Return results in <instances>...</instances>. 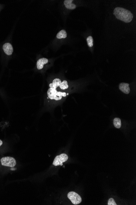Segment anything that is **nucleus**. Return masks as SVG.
<instances>
[{"label":"nucleus","instance_id":"obj_2","mask_svg":"<svg viewBox=\"0 0 136 205\" xmlns=\"http://www.w3.org/2000/svg\"><path fill=\"white\" fill-rule=\"evenodd\" d=\"M48 97L51 100H61L62 97H65L67 95L66 93L58 91L56 89L49 88L47 91Z\"/></svg>","mask_w":136,"mask_h":205},{"label":"nucleus","instance_id":"obj_6","mask_svg":"<svg viewBox=\"0 0 136 205\" xmlns=\"http://www.w3.org/2000/svg\"><path fill=\"white\" fill-rule=\"evenodd\" d=\"M129 84L126 83H121L119 85V88L122 92L125 94H129L130 92V88L129 87Z\"/></svg>","mask_w":136,"mask_h":205},{"label":"nucleus","instance_id":"obj_4","mask_svg":"<svg viewBox=\"0 0 136 205\" xmlns=\"http://www.w3.org/2000/svg\"><path fill=\"white\" fill-rule=\"evenodd\" d=\"M68 197L74 205L80 204L82 202V198L79 195L74 192H70L68 193Z\"/></svg>","mask_w":136,"mask_h":205},{"label":"nucleus","instance_id":"obj_9","mask_svg":"<svg viewBox=\"0 0 136 205\" xmlns=\"http://www.w3.org/2000/svg\"><path fill=\"white\" fill-rule=\"evenodd\" d=\"M73 0H65L64 1V5L66 7L70 10H74L76 7L75 5L73 4Z\"/></svg>","mask_w":136,"mask_h":205},{"label":"nucleus","instance_id":"obj_3","mask_svg":"<svg viewBox=\"0 0 136 205\" xmlns=\"http://www.w3.org/2000/svg\"><path fill=\"white\" fill-rule=\"evenodd\" d=\"M2 165L5 166L13 167L16 165V160L13 157H5L2 158L0 160Z\"/></svg>","mask_w":136,"mask_h":205},{"label":"nucleus","instance_id":"obj_1","mask_svg":"<svg viewBox=\"0 0 136 205\" xmlns=\"http://www.w3.org/2000/svg\"><path fill=\"white\" fill-rule=\"evenodd\" d=\"M114 15L117 19L125 23H130L133 19V15L130 11L122 7H116Z\"/></svg>","mask_w":136,"mask_h":205},{"label":"nucleus","instance_id":"obj_16","mask_svg":"<svg viewBox=\"0 0 136 205\" xmlns=\"http://www.w3.org/2000/svg\"><path fill=\"white\" fill-rule=\"evenodd\" d=\"M3 144V142H2V141L1 140H0V146L2 145Z\"/></svg>","mask_w":136,"mask_h":205},{"label":"nucleus","instance_id":"obj_13","mask_svg":"<svg viewBox=\"0 0 136 205\" xmlns=\"http://www.w3.org/2000/svg\"><path fill=\"white\" fill-rule=\"evenodd\" d=\"M59 87L61 89L65 90L67 89L68 87V82L66 80H64L62 82H61Z\"/></svg>","mask_w":136,"mask_h":205},{"label":"nucleus","instance_id":"obj_12","mask_svg":"<svg viewBox=\"0 0 136 205\" xmlns=\"http://www.w3.org/2000/svg\"><path fill=\"white\" fill-rule=\"evenodd\" d=\"M113 124L114 125V127L117 129H119L122 126V122L121 119L118 117H116L114 119Z\"/></svg>","mask_w":136,"mask_h":205},{"label":"nucleus","instance_id":"obj_8","mask_svg":"<svg viewBox=\"0 0 136 205\" xmlns=\"http://www.w3.org/2000/svg\"><path fill=\"white\" fill-rule=\"evenodd\" d=\"M48 62V59L45 58L39 59L37 62V68L38 70H41L43 68L44 65Z\"/></svg>","mask_w":136,"mask_h":205},{"label":"nucleus","instance_id":"obj_10","mask_svg":"<svg viewBox=\"0 0 136 205\" xmlns=\"http://www.w3.org/2000/svg\"><path fill=\"white\" fill-rule=\"evenodd\" d=\"M61 81L60 79L58 78H56L54 79L52 82L49 84V87L50 88H53L54 89H56L58 87H59V85L61 83Z\"/></svg>","mask_w":136,"mask_h":205},{"label":"nucleus","instance_id":"obj_7","mask_svg":"<svg viewBox=\"0 0 136 205\" xmlns=\"http://www.w3.org/2000/svg\"><path fill=\"white\" fill-rule=\"evenodd\" d=\"M3 49L5 53L8 55H11L13 52V47L12 45L9 43L4 44Z\"/></svg>","mask_w":136,"mask_h":205},{"label":"nucleus","instance_id":"obj_5","mask_svg":"<svg viewBox=\"0 0 136 205\" xmlns=\"http://www.w3.org/2000/svg\"><path fill=\"white\" fill-rule=\"evenodd\" d=\"M68 156L67 154H61L55 157L53 162V165L55 166H62V163L66 162L68 160Z\"/></svg>","mask_w":136,"mask_h":205},{"label":"nucleus","instance_id":"obj_11","mask_svg":"<svg viewBox=\"0 0 136 205\" xmlns=\"http://www.w3.org/2000/svg\"><path fill=\"white\" fill-rule=\"evenodd\" d=\"M67 37V33L65 30L62 29L59 31L57 35V38L59 39L62 38H66Z\"/></svg>","mask_w":136,"mask_h":205},{"label":"nucleus","instance_id":"obj_14","mask_svg":"<svg viewBox=\"0 0 136 205\" xmlns=\"http://www.w3.org/2000/svg\"><path fill=\"white\" fill-rule=\"evenodd\" d=\"M87 42L88 45L89 47H93V39L91 36H89L87 37Z\"/></svg>","mask_w":136,"mask_h":205},{"label":"nucleus","instance_id":"obj_15","mask_svg":"<svg viewBox=\"0 0 136 205\" xmlns=\"http://www.w3.org/2000/svg\"><path fill=\"white\" fill-rule=\"evenodd\" d=\"M108 205H117L116 203L114 201V199L113 198H110L109 199L108 201Z\"/></svg>","mask_w":136,"mask_h":205}]
</instances>
